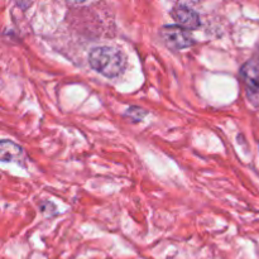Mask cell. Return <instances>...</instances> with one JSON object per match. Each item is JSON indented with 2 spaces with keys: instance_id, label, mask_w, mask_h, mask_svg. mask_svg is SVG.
<instances>
[{
  "instance_id": "cell-2",
  "label": "cell",
  "mask_w": 259,
  "mask_h": 259,
  "mask_svg": "<svg viewBox=\"0 0 259 259\" xmlns=\"http://www.w3.org/2000/svg\"><path fill=\"white\" fill-rule=\"evenodd\" d=\"M159 34H161L162 40L164 45L174 51L185 50V48L191 47L195 43L194 37L190 33V30L185 29V28L180 27L177 24L164 25L159 29Z\"/></svg>"
},
{
  "instance_id": "cell-6",
  "label": "cell",
  "mask_w": 259,
  "mask_h": 259,
  "mask_svg": "<svg viewBox=\"0 0 259 259\" xmlns=\"http://www.w3.org/2000/svg\"><path fill=\"white\" fill-rule=\"evenodd\" d=\"M147 114H148V111L139 108V106H131L124 113V118L129 119L132 123H139V121H142L146 118Z\"/></svg>"
},
{
  "instance_id": "cell-5",
  "label": "cell",
  "mask_w": 259,
  "mask_h": 259,
  "mask_svg": "<svg viewBox=\"0 0 259 259\" xmlns=\"http://www.w3.org/2000/svg\"><path fill=\"white\" fill-rule=\"evenodd\" d=\"M23 156L22 147L18 146L13 141H2L0 143V159L2 162H14L19 161Z\"/></svg>"
},
{
  "instance_id": "cell-4",
  "label": "cell",
  "mask_w": 259,
  "mask_h": 259,
  "mask_svg": "<svg viewBox=\"0 0 259 259\" xmlns=\"http://www.w3.org/2000/svg\"><path fill=\"white\" fill-rule=\"evenodd\" d=\"M171 17L176 20L177 25H180V27L185 28L187 30L196 29L201 24L199 13L185 4H177L172 9Z\"/></svg>"
},
{
  "instance_id": "cell-3",
  "label": "cell",
  "mask_w": 259,
  "mask_h": 259,
  "mask_svg": "<svg viewBox=\"0 0 259 259\" xmlns=\"http://www.w3.org/2000/svg\"><path fill=\"white\" fill-rule=\"evenodd\" d=\"M240 76L247 86V95L254 104L259 103V60L252 58L240 67Z\"/></svg>"
},
{
  "instance_id": "cell-1",
  "label": "cell",
  "mask_w": 259,
  "mask_h": 259,
  "mask_svg": "<svg viewBox=\"0 0 259 259\" xmlns=\"http://www.w3.org/2000/svg\"><path fill=\"white\" fill-rule=\"evenodd\" d=\"M91 68L108 78L118 77L126 68V57L120 50L111 46H99L89 53Z\"/></svg>"
}]
</instances>
